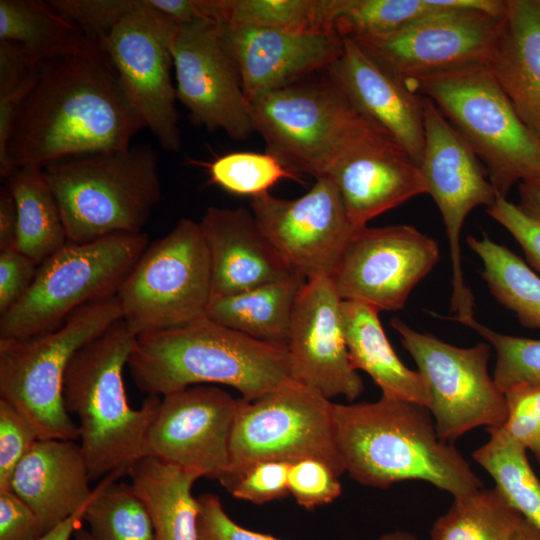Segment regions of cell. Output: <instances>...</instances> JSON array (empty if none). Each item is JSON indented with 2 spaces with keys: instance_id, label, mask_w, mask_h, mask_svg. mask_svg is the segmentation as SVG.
<instances>
[{
  "instance_id": "cell-15",
  "label": "cell",
  "mask_w": 540,
  "mask_h": 540,
  "mask_svg": "<svg viewBox=\"0 0 540 540\" xmlns=\"http://www.w3.org/2000/svg\"><path fill=\"white\" fill-rule=\"evenodd\" d=\"M504 14L478 9H444L391 34L352 40L386 69L408 81L487 65Z\"/></svg>"
},
{
  "instance_id": "cell-6",
  "label": "cell",
  "mask_w": 540,
  "mask_h": 540,
  "mask_svg": "<svg viewBox=\"0 0 540 540\" xmlns=\"http://www.w3.org/2000/svg\"><path fill=\"white\" fill-rule=\"evenodd\" d=\"M431 100L471 146L497 195L540 180V139L522 122L487 65L405 81Z\"/></svg>"
},
{
  "instance_id": "cell-36",
  "label": "cell",
  "mask_w": 540,
  "mask_h": 540,
  "mask_svg": "<svg viewBox=\"0 0 540 540\" xmlns=\"http://www.w3.org/2000/svg\"><path fill=\"white\" fill-rule=\"evenodd\" d=\"M127 471L109 473L93 489L83 520L94 540H156L150 514L132 484L117 482Z\"/></svg>"
},
{
  "instance_id": "cell-1",
  "label": "cell",
  "mask_w": 540,
  "mask_h": 540,
  "mask_svg": "<svg viewBox=\"0 0 540 540\" xmlns=\"http://www.w3.org/2000/svg\"><path fill=\"white\" fill-rule=\"evenodd\" d=\"M143 128L109 56L84 37L72 54L40 64L9 141V163L14 171L127 149Z\"/></svg>"
},
{
  "instance_id": "cell-51",
  "label": "cell",
  "mask_w": 540,
  "mask_h": 540,
  "mask_svg": "<svg viewBox=\"0 0 540 540\" xmlns=\"http://www.w3.org/2000/svg\"><path fill=\"white\" fill-rule=\"evenodd\" d=\"M519 208L540 222V180H528L518 184Z\"/></svg>"
},
{
  "instance_id": "cell-16",
  "label": "cell",
  "mask_w": 540,
  "mask_h": 540,
  "mask_svg": "<svg viewBox=\"0 0 540 540\" xmlns=\"http://www.w3.org/2000/svg\"><path fill=\"white\" fill-rule=\"evenodd\" d=\"M439 255L436 241L414 226H366L350 241L330 279L342 300L398 311Z\"/></svg>"
},
{
  "instance_id": "cell-42",
  "label": "cell",
  "mask_w": 540,
  "mask_h": 540,
  "mask_svg": "<svg viewBox=\"0 0 540 540\" xmlns=\"http://www.w3.org/2000/svg\"><path fill=\"white\" fill-rule=\"evenodd\" d=\"M335 471L317 459H302L291 463L289 493L297 504L311 510L329 504L342 493V486Z\"/></svg>"
},
{
  "instance_id": "cell-23",
  "label": "cell",
  "mask_w": 540,
  "mask_h": 540,
  "mask_svg": "<svg viewBox=\"0 0 540 540\" xmlns=\"http://www.w3.org/2000/svg\"><path fill=\"white\" fill-rule=\"evenodd\" d=\"M323 177L336 186L358 228L413 197L428 194L419 166L375 129L351 145Z\"/></svg>"
},
{
  "instance_id": "cell-20",
  "label": "cell",
  "mask_w": 540,
  "mask_h": 540,
  "mask_svg": "<svg viewBox=\"0 0 540 540\" xmlns=\"http://www.w3.org/2000/svg\"><path fill=\"white\" fill-rule=\"evenodd\" d=\"M342 299L330 277L305 282L296 299L287 348L292 380L327 399L358 398L364 384L350 361L342 324Z\"/></svg>"
},
{
  "instance_id": "cell-18",
  "label": "cell",
  "mask_w": 540,
  "mask_h": 540,
  "mask_svg": "<svg viewBox=\"0 0 540 540\" xmlns=\"http://www.w3.org/2000/svg\"><path fill=\"white\" fill-rule=\"evenodd\" d=\"M172 57L177 99L191 121L209 131L222 130L236 141L247 140L254 133L249 102L216 23L197 19L178 25Z\"/></svg>"
},
{
  "instance_id": "cell-30",
  "label": "cell",
  "mask_w": 540,
  "mask_h": 540,
  "mask_svg": "<svg viewBox=\"0 0 540 540\" xmlns=\"http://www.w3.org/2000/svg\"><path fill=\"white\" fill-rule=\"evenodd\" d=\"M348 0H198L202 19L293 33H336Z\"/></svg>"
},
{
  "instance_id": "cell-10",
  "label": "cell",
  "mask_w": 540,
  "mask_h": 540,
  "mask_svg": "<svg viewBox=\"0 0 540 540\" xmlns=\"http://www.w3.org/2000/svg\"><path fill=\"white\" fill-rule=\"evenodd\" d=\"M116 296L122 319L136 336L206 316L212 298L211 266L199 222L182 218L149 244Z\"/></svg>"
},
{
  "instance_id": "cell-48",
  "label": "cell",
  "mask_w": 540,
  "mask_h": 540,
  "mask_svg": "<svg viewBox=\"0 0 540 540\" xmlns=\"http://www.w3.org/2000/svg\"><path fill=\"white\" fill-rule=\"evenodd\" d=\"M42 535L32 509L11 490L0 491V540H36Z\"/></svg>"
},
{
  "instance_id": "cell-14",
  "label": "cell",
  "mask_w": 540,
  "mask_h": 540,
  "mask_svg": "<svg viewBox=\"0 0 540 540\" xmlns=\"http://www.w3.org/2000/svg\"><path fill=\"white\" fill-rule=\"evenodd\" d=\"M177 28L178 24L151 7L148 0H141L102 44L145 128L168 152L182 147L171 78Z\"/></svg>"
},
{
  "instance_id": "cell-55",
  "label": "cell",
  "mask_w": 540,
  "mask_h": 540,
  "mask_svg": "<svg viewBox=\"0 0 540 540\" xmlns=\"http://www.w3.org/2000/svg\"><path fill=\"white\" fill-rule=\"evenodd\" d=\"M75 540H94L90 532L81 526L75 531Z\"/></svg>"
},
{
  "instance_id": "cell-5",
  "label": "cell",
  "mask_w": 540,
  "mask_h": 540,
  "mask_svg": "<svg viewBox=\"0 0 540 540\" xmlns=\"http://www.w3.org/2000/svg\"><path fill=\"white\" fill-rule=\"evenodd\" d=\"M43 170L74 243L141 233L162 198L157 155L148 146L64 159Z\"/></svg>"
},
{
  "instance_id": "cell-9",
  "label": "cell",
  "mask_w": 540,
  "mask_h": 540,
  "mask_svg": "<svg viewBox=\"0 0 540 540\" xmlns=\"http://www.w3.org/2000/svg\"><path fill=\"white\" fill-rule=\"evenodd\" d=\"M249 110L265 152L292 173L315 179L374 130L329 78L271 91L250 101Z\"/></svg>"
},
{
  "instance_id": "cell-8",
  "label": "cell",
  "mask_w": 540,
  "mask_h": 540,
  "mask_svg": "<svg viewBox=\"0 0 540 540\" xmlns=\"http://www.w3.org/2000/svg\"><path fill=\"white\" fill-rule=\"evenodd\" d=\"M148 245L143 232L119 233L87 243L68 241L38 265L28 291L0 316V340L52 331L79 308L116 296Z\"/></svg>"
},
{
  "instance_id": "cell-35",
  "label": "cell",
  "mask_w": 540,
  "mask_h": 540,
  "mask_svg": "<svg viewBox=\"0 0 540 540\" xmlns=\"http://www.w3.org/2000/svg\"><path fill=\"white\" fill-rule=\"evenodd\" d=\"M487 431L489 440L473 452V459L523 518L540 530V481L530 466L527 450L503 427Z\"/></svg>"
},
{
  "instance_id": "cell-50",
  "label": "cell",
  "mask_w": 540,
  "mask_h": 540,
  "mask_svg": "<svg viewBox=\"0 0 540 540\" xmlns=\"http://www.w3.org/2000/svg\"><path fill=\"white\" fill-rule=\"evenodd\" d=\"M148 3L178 25L202 19L198 0H148Z\"/></svg>"
},
{
  "instance_id": "cell-26",
  "label": "cell",
  "mask_w": 540,
  "mask_h": 540,
  "mask_svg": "<svg viewBox=\"0 0 540 540\" xmlns=\"http://www.w3.org/2000/svg\"><path fill=\"white\" fill-rule=\"evenodd\" d=\"M487 66L519 118L540 139V0H506Z\"/></svg>"
},
{
  "instance_id": "cell-45",
  "label": "cell",
  "mask_w": 540,
  "mask_h": 540,
  "mask_svg": "<svg viewBox=\"0 0 540 540\" xmlns=\"http://www.w3.org/2000/svg\"><path fill=\"white\" fill-rule=\"evenodd\" d=\"M485 210L518 242L530 267L540 272V222L499 195Z\"/></svg>"
},
{
  "instance_id": "cell-56",
  "label": "cell",
  "mask_w": 540,
  "mask_h": 540,
  "mask_svg": "<svg viewBox=\"0 0 540 540\" xmlns=\"http://www.w3.org/2000/svg\"><path fill=\"white\" fill-rule=\"evenodd\" d=\"M538 462L540 463V456L537 458Z\"/></svg>"
},
{
  "instance_id": "cell-31",
  "label": "cell",
  "mask_w": 540,
  "mask_h": 540,
  "mask_svg": "<svg viewBox=\"0 0 540 540\" xmlns=\"http://www.w3.org/2000/svg\"><path fill=\"white\" fill-rule=\"evenodd\" d=\"M7 179L18 214L15 249L39 265L68 242L57 200L43 167H19Z\"/></svg>"
},
{
  "instance_id": "cell-32",
  "label": "cell",
  "mask_w": 540,
  "mask_h": 540,
  "mask_svg": "<svg viewBox=\"0 0 540 540\" xmlns=\"http://www.w3.org/2000/svg\"><path fill=\"white\" fill-rule=\"evenodd\" d=\"M83 38L48 1L0 0V41L20 45L38 65L72 54Z\"/></svg>"
},
{
  "instance_id": "cell-52",
  "label": "cell",
  "mask_w": 540,
  "mask_h": 540,
  "mask_svg": "<svg viewBox=\"0 0 540 540\" xmlns=\"http://www.w3.org/2000/svg\"><path fill=\"white\" fill-rule=\"evenodd\" d=\"M91 499L74 515L70 516L65 521L49 530L36 540H70L72 534H75V531L81 526L85 510Z\"/></svg>"
},
{
  "instance_id": "cell-37",
  "label": "cell",
  "mask_w": 540,
  "mask_h": 540,
  "mask_svg": "<svg viewBox=\"0 0 540 540\" xmlns=\"http://www.w3.org/2000/svg\"><path fill=\"white\" fill-rule=\"evenodd\" d=\"M485 7L484 0H348L335 20L334 30L342 38L377 37L440 10Z\"/></svg>"
},
{
  "instance_id": "cell-53",
  "label": "cell",
  "mask_w": 540,
  "mask_h": 540,
  "mask_svg": "<svg viewBox=\"0 0 540 540\" xmlns=\"http://www.w3.org/2000/svg\"><path fill=\"white\" fill-rule=\"evenodd\" d=\"M512 540H540V530L523 519Z\"/></svg>"
},
{
  "instance_id": "cell-46",
  "label": "cell",
  "mask_w": 540,
  "mask_h": 540,
  "mask_svg": "<svg viewBox=\"0 0 540 540\" xmlns=\"http://www.w3.org/2000/svg\"><path fill=\"white\" fill-rule=\"evenodd\" d=\"M198 502V540H281L235 523L214 494L204 493L198 497Z\"/></svg>"
},
{
  "instance_id": "cell-44",
  "label": "cell",
  "mask_w": 540,
  "mask_h": 540,
  "mask_svg": "<svg viewBox=\"0 0 540 540\" xmlns=\"http://www.w3.org/2000/svg\"><path fill=\"white\" fill-rule=\"evenodd\" d=\"M39 438L33 424L0 399V491L9 490L17 465Z\"/></svg>"
},
{
  "instance_id": "cell-3",
  "label": "cell",
  "mask_w": 540,
  "mask_h": 540,
  "mask_svg": "<svg viewBox=\"0 0 540 540\" xmlns=\"http://www.w3.org/2000/svg\"><path fill=\"white\" fill-rule=\"evenodd\" d=\"M127 367L140 392L160 397L217 383L253 401L291 379L286 344L257 340L206 316L137 336Z\"/></svg>"
},
{
  "instance_id": "cell-22",
  "label": "cell",
  "mask_w": 540,
  "mask_h": 540,
  "mask_svg": "<svg viewBox=\"0 0 540 540\" xmlns=\"http://www.w3.org/2000/svg\"><path fill=\"white\" fill-rule=\"evenodd\" d=\"M326 69L329 80L375 130L399 145L419 166L424 149L423 97L354 40Z\"/></svg>"
},
{
  "instance_id": "cell-41",
  "label": "cell",
  "mask_w": 540,
  "mask_h": 540,
  "mask_svg": "<svg viewBox=\"0 0 540 540\" xmlns=\"http://www.w3.org/2000/svg\"><path fill=\"white\" fill-rule=\"evenodd\" d=\"M141 0H50L48 3L75 24L85 38L102 44L115 26Z\"/></svg>"
},
{
  "instance_id": "cell-21",
  "label": "cell",
  "mask_w": 540,
  "mask_h": 540,
  "mask_svg": "<svg viewBox=\"0 0 540 540\" xmlns=\"http://www.w3.org/2000/svg\"><path fill=\"white\" fill-rule=\"evenodd\" d=\"M221 43L240 76L248 102L305 80L341 54L336 33H293L244 25L218 24Z\"/></svg>"
},
{
  "instance_id": "cell-28",
  "label": "cell",
  "mask_w": 540,
  "mask_h": 540,
  "mask_svg": "<svg viewBox=\"0 0 540 540\" xmlns=\"http://www.w3.org/2000/svg\"><path fill=\"white\" fill-rule=\"evenodd\" d=\"M127 474L150 514L156 540H198L199 502L192 486L200 473L147 455Z\"/></svg>"
},
{
  "instance_id": "cell-33",
  "label": "cell",
  "mask_w": 540,
  "mask_h": 540,
  "mask_svg": "<svg viewBox=\"0 0 540 540\" xmlns=\"http://www.w3.org/2000/svg\"><path fill=\"white\" fill-rule=\"evenodd\" d=\"M481 259V276L492 296L527 328L540 329V277L506 246L484 235L466 238Z\"/></svg>"
},
{
  "instance_id": "cell-13",
  "label": "cell",
  "mask_w": 540,
  "mask_h": 540,
  "mask_svg": "<svg viewBox=\"0 0 540 540\" xmlns=\"http://www.w3.org/2000/svg\"><path fill=\"white\" fill-rule=\"evenodd\" d=\"M424 149L419 168L428 194L443 219L452 264L450 319L465 326L475 320L474 297L461 263L460 235L468 214L490 206L497 192L480 159L437 106L423 97Z\"/></svg>"
},
{
  "instance_id": "cell-27",
  "label": "cell",
  "mask_w": 540,
  "mask_h": 540,
  "mask_svg": "<svg viewBox=\"0 0 540 540\" xmlns=\"http://www.w3.org/2000/svg\"><path fill=\"white\" fill-rule=\"evenodd\" d=\"M342 324L350 361L355 370L366 372L382 396L429 404V390L418 370L406 367L394 352L379 319L369 304L342 300Z\"/></svg>"
},
{
  "instance_id": "cell-39",
  "label": "cell",
  "mask_w": 540,
  "mask_h": 540,
  "mask_svg": "<svg viewBox=\"0 0 540 540\" xmlns=\"http://www.w3.org/2000/svg\"><path fill=\"white\" fill-rule=\"evenodd\" d=\"M495 350L493 379L505 393L519 384H540V340L502 334L474 320L468 325Z\"/></svg>"
},
{
  "instance_id": "cell-4",
  "label": "cell",
  "mask_w": 540,
  "mask_h": 540,
  "mask_svg": "<svg viewBox=\"0 0 540 540\" xmlns=\"http://www.w3.org/2000/svg\"><path fill=\"white\" fill-rule=\"evenodd\" d=\"M136 338L120 319L78 350L66 370L64 405L78 417L91 481L149 455L148 434L161 397L148 396L140 409L128 403L123 370Z\"/></svg>"
},
{
  "instance_id": "cell-11",
  "label": "cell",
  "mask_w": 540,
  "mask_h": 540,
  "mask_svg": "<svg viewBox=\"0 0 540 540\" xmlns=\"http://www.w3.org/2000/svg\"><path fill=\"white\" fill-rule=\"evenodd\" d=\"M332 408L331 400L292 379L256 400L244 399L231 432L226 474L258 461L311 458L341 476L346 471Z\"/></svg>"
},
{
  "instance_id": "cell-43",
  "label": "cell",
  "mask_w": 540,
  "mask_h": 540,
  "mask_svg": "<svg viewBox=\"0 0 540 540\" xmlns=\"http://www.w3.org/2000/svg\"><path fill=\"white\" fill-rule=\"evenodd\" d=\"M504 430L536 458L540 456V384H519L505 393Z\"/></svg>"
},
{
  "instance_id": "cell-7",
  "label": "cell",
  "mask_w": 540,
  "mask_h": 540,
  "mask_svg": "<svg viewBox=\"0 0 540 540\" xmlns=\"http://www.w3.org/2000/svg\"><path fill=\"white\" fill-rule=\"evenodd\" d=\"M120 319L113 296L79 308L52 331L0 340V399L26 417L41 439L75 441L79 428L63 398L66 370L78 350Z\"/></svg>"
},
{
  "instance_id": "cell-29",
  "label": "cell",
  "mask_w": 540,
  "mask_h": 540,
  "mask_svg": "<svg viewBox=\"0 0 540 540\" xmlns=\"http://www.w3.org/2000/svg\"><path fill=\"white\" fill-rule=\"evenodd\" d=\"M306 281L296 273L247 291L212 297L206 317L257 340L287 345L293 308Z\"/></svg>"
},
{
  "instance_id": "cell-19",
  "label": "cell",
  "mask_w": 540,
  "mask_h": 540,
  "mask_svg": "<svg viewBox=\"0 0 540 540\" xmlns=\"http://www.w3.org/2000/svg\"><path fill=\"white\" fill-rule=\"evenodd\" d=\"M244 399L215 386L161 397L148 434L149 455L217 479L230 465V437Z\"/></svg>"
},
{
  "instance_id": "cell-12",
  "label": "cell",
  "mask_w": 540,
  "mask_h": 540,
  "mask_svg": "<svg viewBox=\"0 0 540 540\" xmlns=\"http://www.w3.org/2000/svg\"><path fill=\"white\" fill-rule=\"evenodd\" d=\"M390 323L427 382V408L441 441L450 443L480 426H504L506 398L488 372L489 343L457 347L418 332L398 318Z\"/></svg>"
},
{
  "instance_id": "cell-47",
  "label": "cell",
  "mask_w": 540,
  "mask_h": 540,
  "mask_svg": "<svg viewBox=\"0 0 540 540\" xmlns=\"http://www.w3.org/2000/svg\"><path fill=\"white\" fill-rule=\"evenodd\" d=\"M37 269L38 264L17 249L0 251V316L25 295Z\"/></svg>"
},
{
  "instance_id": "cell-2",
  "label": "cell",
  "mask_w": 540,
  "mask_h": 540,
  "mask_svg": "<svg viewBox=\"0 0 540 540\" xmlns=\"http://www.w3.org/2000/svg\"><path fill=\"white\" fill-rule=\"evenodd\" d=\"M332 411L337 446L354 481L386 489L421 480L454 498L483 488L462 454L439 439L426 406L381 396L375 402L333 403Z\"/></svg>"
},
{
  "instance_id": "cell-38",
  "label": "cell",
  "mask_w": 540,
  "mask_h": 540,
  "mask_svg": "<svg viewBox=\"0 0 540 540\" xmlns=\"http://www.w3.org/2000/svg\"><path fill=\"white\" fill-rule=\"evenodd\" d=\"M204 165L211 183L240 196L252 198L267 193L281 179L302 183L298 175L266 152H232Z\"/></svg>"
},
{
  "instance_id": "cell-24",
  "label": "cell",
  "mask_w": 540,
  "mask_h": 540,
  "mask_svg": "<svg viewBox=\"0 0 540 540\" xmlns=\"http://www.w3.org/2000/svg\"><path fill=\"white\" fill-rule=\"evenodd\" d=\"M199 225L210 258L212 297L296 274L263 234L251 211L211 206Z\"/></svg>"
},
{
  "instance_id": "cell-40",
  "label": "cell",
  "mask_w": 540,
  "mask_h": 540,
  "mask_svg": "<svg viewBox=\"0 0 540 540\" xmlns=\"http://www.w3.org/2000/svg\"><path fill=\"white\" fill-rule=\"evenodd\" d=\"M291 463L280 460L258 461L226 474L219 482L237 499L265 504L290 495Z\"/></svg>"
},
{
  "instance_id": "cell-34",
  "label": "cell",
  "mask_w": 540,
  "mask_h": 540,
  "mask_svg": "<svg viewBox=\"0 0 540 540\" xmlns=\"http://www.w3.org/2000/svg\"><path fill=\"white\" fill-rule=\"evenodd\" d=\"M523 516L495 486L455 497L436 519L430 540H512Z\"/></svg>"
},
{
  "instance_id": "cell-17",
  "label": "cell",
  "mask_w": 540,
  "mask_h": 540,
  "mask_svg": "<svg viewBox=\"0 0 540 540\" xmlns=\"http://www.w3.org/2000/svg\"><path fill=\"white\" fill-rule=\"evenodd\" d=\"M251 212L277 252L306 280L330 277L355 234L341 195L327 177L295 199L252 197ZM364 228V227H363Z\"/></svg>"
},
{
  "instance_id": "cell-54",
  "label": "cell",
  "mask_w": 540,
  "mask_h": 540,
  "mask_svg": "<svg viewBox=\"0 0 540 540\" xmlns=\"http://www.w3.org/2000/svg\"><path fill=\"white\" fill-rule=\"evenodd\" d=\"M375 540H418L416 535L405 530H395L386 533Z\"/></svg>"
},
{
  "instance_id": "cell-49",
  "label": "cell",
  "mask_w": 540,
  "mask_h": 540,
  "mask_svg": "<svg viewBox=\"0 0 540 540\" xmlns=\"http://www.w3.org/2000/svg\"><path fill=\"white\" fill-rule=\"evenodd\" d=\"M18 214L15 199L7 185L0 190V251L15 249Z\"/></svg>"
},
{
  "instance_id": "cell-25",
  "label": "cell",
  "mask_w": 540,
  "mask_h": 540,
  "mask_svg": "<svg viewBox=\"0 0 540 540\" xmlns=\"http://www.w3.org/2000/svg\"><path fill=\"white\" fill-rule=\"evenodd\" d=\"M90 481L80 445L39 438L17 465L9 490L32 509L45 534L91 499Z\"/></svg>"
}]
</instances>
